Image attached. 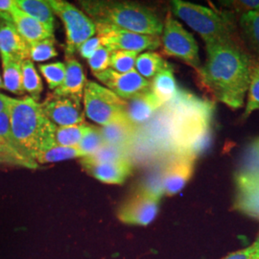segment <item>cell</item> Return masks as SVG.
Here are the masks:
<instances>
[{
	"mask_svg": "<svg viewBox=\"0 0 259 259\" xmlns=\"http://www.w3.org/2000/svg\"><path fill=\"white\" fill-rule=\"evenodd\" d=\"M0 138L4 139L12 148L17 151L11 131L9 107L5 111L0 112Z\"/></svg>",
	"mask_w": 259,
	"mask_h": 259,
	"instance_id": "37",
	"label": "cell"
},
{
	"mask_svg": "<svg viewBox=\"0 0 259 259\" xmlns=\"http://www.w3.org/2000/svg\"><path fill=\"white\" fill-rule=\"evenodd\" d=\"M11 18L19 35L25 39L29 46L48 37H54L45 25L19 10L17 6L12 11Z\"/></svg>",
	"mask_w": 259,
	"mask_h": 259,
	"instance_id": "17",
	"label": "cell"
},
{
	"mask_svg": "<svg viewBox=\"0 0 259 259\" xmlns=\"http://www.w3.org/2000/svg\"><path fill=\"white\" fill-rule=\"evenodd\" d=\"M161 35L163 53L181 60L191 66L196 72H199L202 63L199 56V47L194 37L170 14L163 24Z\"/></svg>",
	"mask_w": 259,
	"mask_h": 259,
	"instance_id": "7",
	"label": "cell"
},
{
	"mask_svg": "<svg viewBox=\"0 0 259 259\" xmlns=\"http://www.w3.org/2000/svg\"><path fill=\"white\" fill-rule=\"evenodd\" d=\"M166 65V62L158 53L145 52L138 57L135 69L143 78L150 81Z\"/></svg>",
	"mask_w": 259,
	"mask_h": 259,
	"instance_id": "28",
	"label": "cell"
},
{
	"mask_svg": "<svg viewBox=\"0 0 259 259\" xmlns=\"http://www.w3.org/2000/svg\"><path fill=\"white\" fill-rule=\"evenodd\" d=\"M49 6L64 22L66 32L67 56H71L79 49L83 42L96 33L95 23L81 10L74 5L63 0H47Z\"/></svg>",
	"mask_w": 259,
	"mask_h": 259,
	"instance_id": "6",
	"label": "cell"
},
{
	"mask_svg": "<svg viewBox=\"0 0 259 259\" xmlns=\"http://www.w3.org/2000/svg\"><path fill=\"white\" fill-rule=\"evenodd\" d=\"M81 100V98L73 95L53 93L47 95L40 107L46 116L56 127H65L85 122Z\"/></svg>",
	"mask_w": 259,
	"mask_h": 259,
	"instance_id": "10",
	"label": "cell"
},
{
	"mask_svg": "<svg viewBox=\"0 0 259 259\" xmlns=\"http://www.w3.org/2000/svg\"><path fill=\"white\" fill-rule=\"evenodd\" d=\"M1 59L23 62L30 59V46L19 35L13 21L2 19L0 22Z\"/></svg>",
	"mask_w": 259,
	"mask_h": 259,
	"instance_id": "13",
	"label": "cell"
},
{
	"mask_svg": "<svg viewBox=\"0 0 259 259\" xmlns=\"http://www.w3.org/2000/svg\"><path fill=\"white\" fill-rule=\"evenodd\" d=\"M83 12L94 23L160 37L163 23L147 7L127 1H81Z\"/></svg>",
	"mask_w": 259,
	"mask_h": 259,
	"instance_id": "3",
	"label": "cell"
},
{
	"mask_svg": "<svg viewBox=\"0 0 259 259\" xmlns=\"http://www.w3.org/2000/svg\"><path fill=\"white\" fill-rule=\"evenodd\" d=\"M90 127L91 125L87 122L65 127H57L54 133V142L56 145L65 147L78 146Z\"/></svg>",
	"mask_w": 259,
	"mask_h": 259,
	"instance_id": "26",
	"label": "cell"
},
{
	"mask_svg": "<svg viewBox=\"0 0 259 259\" xmlns=\"http://www.w3.org/2000/svg\"><path fill=\"white\" fill-rule=\"evenodd\" d=\"M171 5L174 15L197 32L205 46L241 41L237 20L231 15L182 0H174Z\"/></svg>",
	"mask_w": 259,
	"mask_h": 259,
	"instance_id": "4",
	"label": "cell"
},
{
	"mask_svg": "<svg viewBox=\"0 0 259 259\" xmlns=\"http://www.w3.org/2000/svg\"><path fill=\"white\" fill-rule=\"evenodd\" d=\"M100 47H101V42H100L99 37H91L90 39L85 40L83 45L79 47L78 51L83 59L89 60Z\"/></svg>",
	"mask_w": 259,
	"mask_h": 259,
	"instance_id": "40",
	"label": "cell"
},
{
	"mask_svg": "<svg viewBox=\"0 0 259 259\" xmlns=\"http://www.w3.org/2000/svg\"><path fill=\"white\" fill-rule=\"evenodd\" d=\"M105 145L106 144L104 142L100 128L91 125L90 129L87 131L83 139L80 141L78 147L87 157V156L93 155Z\"/></svg>",
	"mask_w": 259,
	"mask_h": 259,
	"instance_id": "35",
	"label": "cell"
},
{
	"mask_svg": "<svg viewBox=\"0 0 259 259\" xmlns=\"http://www.w3.org/2000/svg\"><path fill=\"white\" fill-rule=\"evenodd\" d=\"M21 62L2 59L3 65V85L10 93L23 95L22 88V70Z\"/></svg>",
	"mask_w": 259,
	"mask_h": 259,
	"instance_id": "27",
	"label": "cell"
},
{
	"mask_svg": "<svg viewBox=\"0 0 259 259\" xmlns=\"http://www.w3.org/2000/svg\"><path fill=\"white\" fill-rule=\"evenodd\" d=\"M11 97L0 93V112L5 111L9 107Z\"/></svg>",
	"mask_w": 259,
	"mask_h": 259,
	"instance_id": "42",
	"label": "cell"
},
{
	"mask_svg": "<svg viewBox=\"0 0 259 259\" xmlns=\"http://www.w3.org/2000/svg\"><path fill=\"white\" fill-rule=\"evenodd\" d=\"M82 166L88 174L109 185H122L133 171L129 158L100 164H83Z\"/></svg>",
	"mask_w": 259,
	"mask_h": 259,
	"instance_id": "15",
	"label": "cell"
},
{
	"mask_svg": "<svg viewBox=\"0 0 259 259\" xmlns=\"http://www.w3.org/2000/svg\"><path fill=\"white\" fill-rule=\"evenodd\" d=\"M259 250V236L257 239L254 241L250 246L242 249L237 251H234L227 255L222 259H252L254 254Z\"/></svg>",
	"mask_w": 259,
	"mask_h": 259,
	"instance_id": "39",
	"label": "cell"
},
{
	"mask_svg": "<svg viewBox=\"0 0 259 259\" xmlns=\"http://www.w3.org/2000/svg\"><path fill=\"white\" fill-rule=\"evenodd\" d=\"M0 154L4 155V156H7V157L16 158L18 160L24 162L25 164H27L28 168H30V169H36L38 166L37 162H35L34 160L27 159V158L22 157L18 151H16L15 149L12 148L9 144L4 139H1V138H0Z\"/></svg>",
	"mask_w": 259,
	"mask_h": 259,
	"instance_id": "38",
	"label": "cell"
},
{
	"mask_svg": "<svg viewBox=\"0 0 259 259\" xmlns=\"http://www.w3.org/2000/svg\"><path fill=\"white\" fill-rule=\"evenodd\" d=\"M9 111L15 147L22 157L34 160L39 151L55 146L57 127L46 116L39 103L30 96L11 98Z\"/></svg>",
	"mask_w": 259,
	"mask_h": 259,
	"instance_id": "2",
	"label": "cell"
},
{
	"mask_svg": "<svg viewBox=\"0 0 259 259\" xmlns=\"http://www.w3.org/2000/svg\"><path fill=\"white\" fill-rule=\"evenodd\" d=\"M162 105L152 91L140 94L127 101V117L134 126L138 127L151 119Z\"/></svg>",
	"mask_w": 259,
	"mask_h": 259,
	"instance_id": "16",
	"label": "cell"
},
{
	"mask_svg": "<svg viewBox=\"0 0 259 259\" xmlns=\"http://www.w3.org/2000/svg\"><path fill=\"white\" fill-rule=\"evenodd\" d=\"M101 46L110 51H131L139 53L160 47V37L125 31L119 28L95 23Z\"/></svg>",
	"mask_w": 259,
	"mask_h": 259,
	"instance_id": "9",
	"label": "cell"
},
{
	"mask_svg": "<svg viewBox=\"0 0 259 259\" xmlns=\"http://www.w3.org/2000/svg\"><path fill=\"white\" fill-rule=\"evenodd\" d=\"M83 98L85 116L102 127L128 119L127 101L108 88L95 82H88Z\"/></svg>",
	"mask_w": 259,
	"mask_h": 259,
	"instance_id": "5",
	"label": "cell"
},
{
	"mask_svg": "<svg viewBox=\"0 0 259 259\" xmlns=\"http://www.w3.org/2000/svg\"><path fill=\"white\" fill-rule=\"evenodd\" d=\"M151 91L163 105L175 99L179 93L172 66H166L157 73L151 81Z\"/></svg>",
	"mask_w": 259,
	"mask_h": 259,
	"instance_id": "21",
	"label": "cell"
},
{
	"mask_svg": "<svg viewBox=\"0 0 259 259\" xmlns=\"http://www.w3.org/2000/svg\"><path fill=\"white\" fill-rule=\"evenodd\" d=\"M1 20H2V19H1V18H0V22H1Z\"/></svg>",
	"mask_w": 259,
	"mask_h": 259,
	"instance_id": "45",
	"label": "cell"
},
{
	"mask_svg": "<svg viewBox=\"0 0 259 259\" xmlns=\"http://www.w3.org/2000/svg\"><path fill=\"white\" fill-rule=\"evenodd\" d=\"M85 157V155L80 150L78 146L74 147H65L55 145L49 148L41 150L37 153L34 160L37 164H47V163H53L58 161H63L67 159H72L76 157Z\"/></svg>",
	"mask_w": 259,
	"mask_h": 259,
	"instance_id": "24",
	"label": "cell"
},
{
	"mask_svg": "<svg viewBox=\"0 0 259 259\" xmlns=\"http://www.w3.org/2000/svg\"><path fill=\"white\" fill-rule=\"evenodd\" d=\"M206 60L198 77L215 101L232 110L244 105L250 83V55L241 41L205 46Z\"/></svg>",
	"mask_w": 259,
	"mask_h": 259,
	"instance_id": "1",
	"label": "cell"
},
{
	"mask_svg": "<svg viewBox=\"0 0 259 259\" xmlns=\"http://www.w3.org/2000/svg\"><path fill=\"white\" fill-rule=\"evenodd\" d=\"M0 89H4V85H3V81H2V79H1V77H0Z\"/></svg>",
	"mask_w": 259,
	"mask_h": 259,
	"instance_id": "44",
	"label": "cell"
},
{
	"mask_svg": "<svg viewBox=\"0 0 259 259\" xmlns=\"http://www.w3.org/2000/svg\"><path fill=\"white\" fill-rule=\"evenodd\" d=\"M248 101L242 119L246 120L253 111L259 110V62L250 57V83Z\"/></svg>",
	"mask_w": 259,
	"mask_h": 259,
	"instance_id": "29",
	"label": "cell"
},
{
	"mask_svg": "<svg viewBox=\"0 0 259 259\" xmlns=\"http://www.w3.org/2000/svg\"><path fill=\"white\" fill-rule=\"evenodd\" d=\"M38 69L45 77L51 91H55L61 87L65 80L66 68L64 63L57 62L47 65H38Z\"/></svg>",
	"mask_w": 259,
	"mask_h": 259,
	"instance_id": "32",
	"label": "cell"
},
{
	"mask_svg": "<svg viewBox=\"0 0 259 259\" xmlns=\"http://www.w3.org/2000/svg\"><path fill=\"white\" fill-rule=\"evenodd\" d=\"M16 6L25 14L40 22L54 35L55 18L54 13L47 1L41 0H15Z\"/></svg>",
	"mask_w": 259,
	"mask_h": 259,
	"instance_id": "22",
	"label": "cell"
},
{
	"mask_svg": "<svg viewBox=\"0 0 259 259\" xmlns=\"http://www.w3.org/2000/svg\"><path fill=\"white\" fill-rule=\"evenodd\" d=\"M94 76L112 93L128 101L140 94L151 92V82L135 69L127 73H118L111 68Z\"/></svg>",
	"mask_w": 259,
	"mask_h": 259,
	"instance_id": "12",
	"label": "cell"
},
{
	"mask_svg": "<svg viewBox=\"0 0 259 259\" xmlns=\"http://www.w3.org/2000/svg\"><path fill=\"white\" fill-rule=\"evenodd\" d=\"M196 157L188 154L176 153L167 161L159 178V188L162 194L173 196L185 187L193 175Z\"/></svg>",
	"mask_w": 259,
	"mask_h": 259,
	"instance_id": "11",
	"label": "cell"
},
{
	"mask_svg": "<svg viewBox=\"0 0 259 259\" xmlns=\"http://www.w3.org/2000/svg\"><path fill=\"white\" fill-rule=\"evenodd\" d=\"M236 189L259 185V137L246 145L235 173Z\"/></svg>",
	"mask_w": 259,
	"mask_h": 259,
	"instance_id": "14",
	"label": "cell"
},
{
	"mask_svg": "<svg viewBox=\"0 0 259 259\" xmlns=\"http://www.w3.org/2000/svg\"><path fill=\"white\" fill-rule=\"evenodd\" d=\"M233 208L259 220V185L236 189Z\"/></svg>",
	"mask_w": 259,
	"mask_h": 259,
	"instance_id": "23",
	"label": "cell"
},
{
	"mask_svg": "<svg viewBox=\"0 0 259 259\" xmlns=\"http://www.w3.org/2000/svg\"><path fill=\"white\" fill-rule=\"evenodd\" d=\"M220 7H222V12H225L232 16L237 20L243 15L259 9L258 0H236V1H221L219 2Z\"/></svg>",
	"mask_w": 259,
	"mask_h": 259,
	"instance_id": "34",
	"label": "cell"
},
{
	"mask_svg": "<svg viewBox=\"0 0 259 259\" xmlns=\"http://www.w3.org/2000/svg\"><path fill=\"white\" fill-rule=\"evenodd\" d=\"M136 128L137 127L127 119L104 126L100 130L106 145L127 149V146L135 138Z\"/></svg>",
	"mask_w": 259,
	"mask_h": 259,
	"instance_id": "20",
	"label": "cell"
},
{
	"mask_svg": "<svg viewBox=\"0 0 259 259\" xmlns=\"http://www.w3.org/2000/svg\"><path fill=\"white\" fill-rule=\"evenodd\" d=\"M162 193L151 186L142 187L121 204L117 217L124 224L148 226L157 217Z\"/></svg>",
	"mask_w": 259,
	"mask_h": 259,
	"instance_id": "8",
	"label": "cell"
},
{
	"mask_svg": "<svg viewBox=\"0 0 259 259\" xmlns=\"http://www.w3.org/2000/svg\"><path fill=\"white\" fill-rule=\"evenodd\" d=\"M139 53L131 51H111L110 58L111 69L118 73H127L135 70Z\"/></svg>",
	"mask_w": 259,
	"mask_h": 259,
	"instance_id": "31",
	"label": "cell"
},
{
	"mask_svg": "<svg viewBox=\"0 0 259 259\" xmlns=\"http://www.w3.org/2000/svg\"><path fill=\"white\" fill-rule=\"evenodd\" d=\"M237 27L241 40L249 55L259 62V9L240 17Z\"/></svg>",
	"mask_w": 259,
	"mask_h": 259,
	"instance_id": "18",
	"label": "cell"
},
{
	"mask_svg": "<svg viewBox=\"0 0 259 259\" xmlns=\"http://www.w3.org/2000/svg\"><path fill=\"white\" fill-rule=\"evenodd\" d=\"M252 259H259V250L254 254V256L252 257Z\"/></svg>",
	"mask_w": 259,
	"mask_h": 259,
	"instance_id": "43",
	"label": "cell"
},
{
	"mask_svg": "<svg viewBox=\"0 0 259 259\" xmlns=\"http://www.w3.org/2000/svg\"><path fill=\"white\" fill-rule=\"evenodd\" d=\"M128 158L127 149L105 145L91 156L81 158V164H100Z\"/></svg>",
	"mask_w": 259,
	"mask_h": 259,
	"instance_id": "30",
	"label": "cell"
},
{
	"mask_svg": "<svg viewBox=\"0 0 259 259\" xmlns=\"http://www.w3.org/2000/svg\"><path fill=\"white\" fill-rule=\"evenodd\" d=\"M0 164H11V165H17V166L26 167L28 168L27 164L24 162L18 160L13 157H7L4 155L0 154Z\"/></svg>",
	"mask_w": 259,
	"mask_h": 259,
	"instance_id": "41",
	"label": "cell"
},
{
	"mask_svg": "<svg viewBox=\"0 0 259 259\" xmlns=\"http://www.w3.org/2000/svg\"><path fill=\"white\" fill-rule=\"evenodd\" d=\"M110 58L111 51L103 46L99 47L95 51V53L88 60V63L91 69L93 70V74L109 69Z\"/></svg>",
	"mask_w": 259,
	"mask_h": 259,
	"instance_id": "36",
	"label": "cell"
},
{
	"mask_svg": "<svg viewBox=\"0 0 259 259\" xmlns=\"http://www.w3.org/2000/svg\"><path fill=\"white\" fill-rule=\"evenodd\" d=\"M65 68V80L62 85L54 91V93L61 95H73L82 99L85 84L88 83L83 66L77 60L67 57Z\"/></svg>",
	"mask_w": 259,
	"mask_h": 259,
	"instance_id": "19",
	"label": "cell"
},
{
	"mask_svg": "<svg viewBox=\"0 0 259 259\" xmlns=\"http://www.w3.org/2000/svg\"><path fill=\"white\" fill-rule=\"evenodd\" d=\"M21 70L24 93H27L33 100L38 102L40 94L44 91V85L33 62L30 59L23 61L21 64Z\"/></svg>",
	"mask_w": 259,
	"mask_h": 259,
	"instance_id": "25",
	"label": "cell"
},
{
	"mask_svg": "<svg viewBox=\"0 0 259 259\" xmlns=\"http://www.w3.org/2000/svg\"><path fill=\"white\" fill-rule=\"evenodd\" d=\"M57 56L58 52L56 51L54 37L30 45V60L32 62H45Z\"/></svg>",
	"mask_w": 259,
	"mask_h": 259,
	"instance_id": "33",
	"label": "cell"
}]
</instances>
